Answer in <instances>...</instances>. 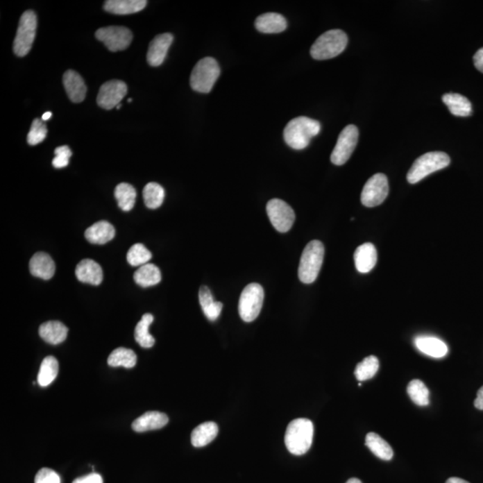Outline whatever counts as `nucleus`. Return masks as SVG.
Masks as SVG:
<instances>
[{
    "mask_svg": "<svg viewBox=\"0 0 483 483\" xmlns=\"http://www.w3.org/2000/svg\"><path fill=\"white\" fill-rule=\"evenodd\" d=\"M320 132L321 124L319 121L310 117H298L291 120L285 128L284 139L286 144L294 150H303Z\"/></svg>",
    "mask_w": 483,
    "mask_h": 483,
    "instance_id": "obj_1",
    "label": "nucleus"
},
{
    "mask_svg": "<svg viewBox=\"0 0 483 483\" xmlns=\"http://www.w3.org/2000/svg\"><path fill=\"white\" fill-rule=\"evenodd\" d=\"M314 423L305 418L292 421L287 426L285 443L291 454L302 456L307 453L314 439Z\"/></svg>",
    "mask_w": 483,
    "mask_h": 483,
    "instance_id": "obj_2",
    "label": "nucleus"
},
{
    "mask_svg": "<svg viewBox=\"0 0 483 483\" xmlns=\"http://www.w3.org/2000/svg\"><path fill=\"white\" fill-rule=\"evenodd\" d=\"M348 38L341 30H330L321 34L311 48V56L316 60L336 58L345 51Z\"/></svg>",
    "mask_w": 483,
    "mask_h": 483,
    "instance_id": "obj_3",
    "label": "nucleus"
},
{
    "mask_svg": "<svg viewBox=\"0 0 483 483\" xmlns=\"http://www.w3.org/2000/svg\"><path fill=\"white\" fill-rule=\"evenodd\" d=\"M325 249L321 241L310 242L302 253L298 268L299 280L305 284H312L320 273L323 263Z\"/></svg>",
    "mask_w": 483,
    "mask_h": 483,
    "instance_id": "obj_4",
    "label": "nucleus"
},
{
    "mask_svg": "<svg viewBox=\"0 0 483 483\" xmlns=\"http://www.w3.org/2000/svg\"><path fill=\"white\" fill-rule=\"evenodd\" d=\"M450 164V156L442 151H432L423 154L418 158L411 167L409 172L407 173V181L410 184H416L432 173L447 168Z\"/></svg>",
    "mask_w": 483,
    "mask_h": 483,
    "instance_id": "obj_5",
    "label": "nucleus"
},
{
    "mask_svg": "<svg viewBox=\"0 0 483 483\" xmlns=\"http://www.w3.org/2000/svg\"><path fill=\"white\" fill-rule=\"evenodd\" d=\"M221 74L218 62L213 58L201 60L192 71L191 87L201 94H209Z\"/></svg>",
    "mask_w": 483,
    "mask_h": 483,
    "instance_id": "obj_6",
    "label": "nucleus"
},
{
    "mask_svg": "<svg viewBox=\"0 0 483 483\" xmlns=\"http://www.w3.org/2000/svg\"><path fill=\"white\" fill-rule=\"evenodd\" d=\"M264 301V290L258 283H251L242 292L239 299V315L244 321L256 320L262 311Z\"/></svg>",
    "mask_w": 483,
    "mask_h": 483,
    "instance_id": "obj_7",
    "label": "nucleus"
},
{
    "mask_svg": "<svg viewBox=\"0 0 483 483\" xmlns=\"http://www.w3.org/2000/svg\"><path fill=\"white\" fill-rule=\"evenodd\" d=\"M37 17L33 10L24 12L20 18L17 36L14 42V52L18 57L29 53L35 39Z\"/></svg>",
    "mask_w": 483,
    "mask_h": 483,
    "instance_id": "obj_8",
    "label": "nucleus"
},
{
    "mask_svg": "<svg viewBox=\"0 0 483 483\" xmlns=\"http://www.w3.org/2000/svg\"><path fill=\"white\" fill-rule=\"evenodd\" d=\"M359 137L358 128L354 125L346 126L340 133L335 148L331 153V162L342 166L354 153Z\"/></svg>",
    "mask_w": 483,
    "mask_h": 483,
    "instance_id": "obj_9",
    "label": "nucleus"
},
{
    "mask_svg": "<svg viewBox=\"0 0 483 483\" xmlns=\"http://www.w3.org/2000/svg\"><path fill=\"white\" fill-rule=\"evenodd\" d=\"M266 210L276 230L287 233L292 228L296 219L295 212L286 201L272 199L269 201Z\"/></svg>",
    "mask_w": 483,
    "mask_h": 483,
    "instance_id": "obj_10",
    "label": "nucleus"
},
{
    "mask_svg": "<svg viewBox=\"0 0 483 483\" xmlns=\"http://www.w3.org/2000/svg\"><path fill=\"white\" fill-rule=\"evenodd\" d=\"M96 38L103 42L108 51L112 52L125 51L131 44L133 33L124 26L101 28L95 33Z\"/></svg>",
    "mask_w": 483,
    "mask_h": 483,
    "instance_id": "obj_11",
    "label": "nucleus"
},
{
    "mask_svg": "<svg viewBox=\"0 0 483 483\" xmlns=\"http://www.w3.org/2000/svg\"><path fill=\"white\" fill-rule=\"evenodd\" d=\"M389 191V181L387 176L380 174V173L374 175L367 181L362 189V203L369 208L379 206L388 197Z\"/></svg>",
    "mask_w": 483,
    "mask_h": 483,
    "instance_id": "obj_12",
    "label": "nucleus"
},
{
    "mask_svg": "<svg viewBox=\"0 0 483 483\" xmlns=\"http://www.w3.org/2000/svg\"><path fill=\"white\" fill-rule=\"evenodd\" d=\"M128 94V86L122 80H108L102 85L97 97L99 106L104 110H110L120 104L124 97Z\"/></svg>",
    "mask_w": 483,
    "mask_h": 483,
    "instance_id": "obj_13",
    "label": "nucleus"
},
{
    "mask_svg": "<svg viewBox=\"0 0 483 483\" xmlns=\"http://www.w3.org/2000/svg\"><path fill=\"white\" fill-rule=\"evenodd\" d=\"M173 40L174 37L171 33H163L151 40L147 53V61L150 66L156 67L163 64Z\"/></svg>",
    "mask_w": 483,
    "mask_h": 483,
    "instance_id": "obj_14",
    "label": "nucleus"
},
{
    "mask_svg": "<svg viewBox=\"0 0 483 483\" xmlns=\"http://www.w3.org/2000/svg\"><path fill=\"white\" fill-rule=\"evenodd\" d=\"M63 83L67 94L74 103H80L85 101L87 87L78 73L68 70L63 76Z\"/></svg>",
    "mask_w": 483,
    "mask_h": 483,
    "instance_id": "obj_15",
    "label": "nucleus"
},
{
    "mask_svg": "<svg viewBox=\"0 0 483 483\" xmlns=\"http://www.w3.org/2000/svg\"><path fill=\"white\" fill-rule=\"evenodd\" d=\"M77 280L83 283L99 286L103 280V271L101 265L92 260H83L78 263L76 269Z\"/></svg>",
    "mask_w": 483,
    "mask_h": 483,
    "instance_id": "obj_16",
    "label": "nucleus"
},
{
    "mask_svg": "<svg viewBox=\"0 0 483 483\" xmlns=\"http://www.w3.org/2000/svg\"><path fill=\"white\" fill-rule=\"evenodd\" d=\"M168 423L167 414L156 411L147 412L133 422L132 428L136 432H144L163 428Z\"/></svg>",
    "mask_w": 483,
    "mask_h": 483,
    "instance_id": "obj_17",
    "label": "nucleus"
},
{
    "mask_svg": "<svg viewBox=\"0 0 483 483\" xmlns=\"http://www.w3.org/2000/svg\"><path fill=\"white\" fill-rule=\"evenodd\" d=\"M355 268L360 273H368L375 267L378 255L375 246L371 243H365L357 247L355 252Z\"/></svg>",
    "mask_w": 483,
    "mask_h": 483,
    "instance_id": "obj_18",
    "label": "nucleus"
},
{
    "mask_svg": "<svg viewBox=\"0 0 483 483\" xmlns=\"http://www.w3.org/2000/svg\"><path fill=\"white\" fill-rule=\"evenodd\" d=\"M30 271L34 277L44 280H51L56 271L55 262L48 253H37L31 259Z\"/></svg>",
    "mask_w": 483,
    "mask_h": 483,
    "instance_id": "obj_19",
    "label": "nucleus"
},
{
    "mask_svg": "<svg viewBox=\"0 0 483 483\" xmlns=\"http://www.w3.org/2000/svg\"><path fill=\"white\" fill-rule=\"evenodd\" d=\"M39 334L44 341L58 345L66 340L68 329L60 321H51L40 325Z\"/></svg>",
    "mask_w": 483,
    "mask_h": 483,
    "instance_id": "obj_20",
    "label": "nucleus"
},
{
    "mask_svg": "<svg viewBox=\"0 0 483 483\" xmlns=\"http://www.w3.org/2000/svg\"><path fill=\"white\" fill-rule=\"evenodd\" d=\"M255 27L262 33H280L287 29V22L280 14L266 13L257 18Z\"/></svg>",
    "mask_w": 483,
    "mask_h": 483,
    "instance_id": "obj_21",
    "label": "nucleus"
},
{
    "mask_svg": "<svg viewBox=\"0 0 483 483\" xmlns=\"http://www.w3.org/2000/svg\"><path fill=\"white\" fill-rule=\"evenodd\" d=\"M116 230L110 222L101 221L85 231V238L91 244H104L113 239Z\"/></svg>",
    "mask_w": 483,
    "mask_h": 483,
    "instance_id": "obj_22",
    "label": "nucleus"
},
{
    "mask_svg": "<svg viewBox=\"0 0 483 483\" xmlns=\"http://www.w3.org/2000/svg\"><path fill=\"white\" fill-rule=\"evenodd\" d=\"M416 348L433 358H442L447 355L448 348L442 340L434 337H418L414 340Z\"/></svg>",
    "mask_w": 483,
    "mask_h": 483,
    "instance_id": "obj_23",
    "label": "nucleus"
},
{
    "mask_svg": "<svg viewBox=\"0 0 483 483\" xmlns=\"http://www.w3.org/2000/svg\"><path fill=\"white\" fill-rule=\"evenodd\" d=\"M145 0H108L104 9L115 15H131L138 13L146 7Z\"/></svg>",
    "mask_w": 483,
    "mask_h": 483,
    "instance_id": "obj_24",
    "label": "nucleus"
},
{
    "mask_svg": "<svg viewBox=\"0 0 483 483\" xmlns=\"http://www.w3.org/2000/svg\"><path fill=\"white\" fill-rule=\"evenodd\" d=\"M442 101L454 116L464 117L472 115V103H471L468 99L463 95L447 94L443 95Z\"/></svg>",
    "mask_w": 483,
    "mask_h": 483,
    "instance_id": "obj_25",
    "label": "nucleus"
},
{
    "mask_svg": "<svg viewBox=\"0 0 483 483\" xmlns=\"http://www.w3.org/2000/svg\"><path fill=\"white\" fill-rule=\"evenodd\" d=\"M199 301L204 315L210 321H214L221 316L223 303L216 302L209 287L203 286L200 289Z\"/></svg>",
    "mask_w": 483,
    "mask_h": 483,
    "instance_id": "obj_26",
    "label": "nucleus"
},
{
    "mask_svg": "<svg viewBox=\"0 0 483 483\" xmlns=\"http://www.w3.org/2000/svg\"><path fill=\"white\" fill-rule=\"evenodd\" d=\"M219 427L217 423L207 422L201 423L192 432L191 441L195 448H201L212 442L218 435Z\"/></svg>",
    "mask_w": 483,
    "mask_h": 483,
    "instance_id": "obj_27",
    "label": "nucleus"
},
{
    "mask_svg": "<svg viewBox=\"0 0 483 483\" xmlns=\"http://www.w3.org/2000/svg\"><path fill=\"white\" fill-rule=\"evenodd\" d=\"M365 445L380 459L389 461L391 460L394 456V451L389 443L384 441L382 437L378 435L377 433H368L366 439H365Z\"/></svg>",
    "mask_w": 483,
    "mask_h": 483,
    "instance_id": "obj_28",
    "label": "nucleus"
},
{
    "mask_svg": "<svg viewBox=\"0 0 483 483\" xmlns=\"http://www.w3.org/2000/svg\"><path fill=\"white\" fill-rule=\"evenodd\" d=\"M134 280L142 287H153L161 281V272L156 265L147 263L135 271Z\"/></svg>",
    "mask_w": 483,
    "mask_h": 483,
    "instance_id": "obj_29",
    "label": "nucleus"
},
{
    "mask_svg": "<svg viewBox=\"0 0 483 483\" xmlns=\"http://www.w3.org/2000/svg\"><path fill=\"white\" fill-rule=\"evenodd\" d=\"M154 317L151 314L142 316L141 321L136 325L135 330V339L136 342L144 348H153L155 344V339L149 332V328L153 323Z\"/></svg>",
    "mask_w": 483,
    "mask_h": 483,
    "instance_id": "obj_30",
    "label": "nucleus"
},
{
    "mask_svg": "<svg viewBox=\"0 0 483 483\" xmlns=\"http://www.w3.org/2000/svg\"><path fill=\"white\" fill-rule=\"evenodd\" d=\"M115 197H116L121 210L124 212H130L134 208L135 204V189L128 183H121L115 189Z\"/></svg>",
    "mask_w": 483,
    "mask_h": 483,
    "instance_id": "obj_31",
    "label": "nucleus"
},
{
    "mask_svg": "<svg viewBox=\"0 0 483 483\" xmlns=\"http://www.w3.org/2000/svg\"><path fill=\"white\" fill-rule=\"evenodd\" d=\"M136 362H137V357L135 353L131 349L125 348L115 349L108 358V364L111 367L123 366L130 369L135 366Z\"/></svg>",
    "mask_w": 483,
    "mask_h": 483,
    "instance_id": "obj_32",
    "label": "nucleus"
},
{
    "mask_svg": "<svg viewBox=\"0 0 483 483\" xmlns=\"http://www.w3.org/2000/svg\"><path fill=\"white\" fill-rule=\"evenodd\" d=\"M58 373V362L54 356H47L40 365L38 374L40 386L47 387L54 382Z\"/></svg>",
    "mask_w": 483,
    "mask_h": 483,
    "instance_id": "obj_33",
    "label": "nucleus"
},
{
    "mask_svg": "<svg viewBox=\"0 0 483 483\" xmlns=\"http://www.w3.org/2000/svg\"><path fill=\"white\" fill-rule=\"evenodd\" d=\"M145 205L149 209L154 210L160 208L162 205L164 198H165V191L158 183H149L142 192Z\"/></svg>",
    "mask_w": 483,
    "mask_h": 483,
    "instance_id": "obj_34",
    "label": "nucleus"
},
{
    "mask_svg": "<svg viewBox=\"0 0 483 483\" xmlns=\"http://www.w3.org/2000/svg\"><path fill=\"white\" fill-rule=\"evenodd\" d=\"M380 368V362L376 356L370 355L359 362L355 368V375L359 382L373 379Z\"/></svg>",
    "mask_w": 483,
    "mask_h": 483,
    "instance_id": "obj_35",
    "label": "nucleus"
},
{
    "mask_svg": "<svg viewBox=\"0 0 483 483\" xmlns=\"http://www.w3.org/2000/svg\"><path fill=\"white\" fill-rule=\"evenodd\" d=\"M407 393L412 401L419 407H426L430 404V391L422 380H412L408 384Z\"/></svg>",
    "mask_w": 483,
    "mask_h": 483,
    "instance_id": "obj_36",
    "label": "nucleus"
},
{
    "mask_svg": "<svg viewBox=\"0 0 483 483\" xmlns=\"http://www.w3.org/2000/svg\"><path fill=\"white\" fill-rule=\"evenodd\" d=\"M153 257L150 251L142 244H135L129 249L128 253V262L132 266H142L147 264Z\"/></svg>",
    "mask_w": 483,
    "mask_h": 483,
    "instance_id": "obj_37",
    "label": "nucleus"
},
{
    "mask_svg": "<svg viewBox=\"0 0 483 483\" xmlns=\"http://www.w3.org/2000/svg\"><path fill=\"white\" fill-rule=\"evenodd\" d=\"M48 129L42 119H36L33 121L29 134L27 136L28 144L34 146L40 144L47 137Z\"/></svg>",
    "mask_w": 483,
    "mask_h": 483,
    "instance_id": "obj_38",
    "label": "nucleus"
},
{
    "mask_svg": "<svg viewBox=\"0 0 483 483\" xmlns=\"http://www.w3.org/2000/svg\"><path fill=\"white\" fill-rule=\"evenodd\" d=\"M56 157L52 160V165L56 169L66 168L69 164L70 157L72 156V151L70 148L64 145V146L58 147L55 150Z\"/></svg>",
    "mask_w": 483,
    "mask_h": 483,
    "instance_id": "obj_39",
    "label": "nucleus"
},
{
    "mask_svg": "<svg viewBox=\"0 0 483 483\" xmlns=\"http://www.w3.org/2000/svg\"><path fill=\"white\" fill-rule=\"evenodd\" d=\"M34 483H60V477L53 470L42 468L37 473Z\"/></svg>",
    "mask_w": 483,
    "mask_h": 483,
    "instance_id": "obj_40",
    "label": "nucleus"
},
{
    "mask_svg": "<svg viewBox=\"0 0 483 483\" xmlns=\"http://www.w3.org/2000/svg\"><path fill=\"white\" fill-rule=\"evenodd\" d=\"M73 483H103V479L99 473H92L74 480Z\"/></svg>",
    "mask_w": 483,
    "mask_h": 483,
    "instance_id": "obj_41",
    "label": "nucleus"
},
{
    "mask_svg": "<svg viewBox=\"0 0 483 483\" xmlns=\"http://www.w3.org/2000/svg\"><path fill=\"white\" fill-rule=\"evenodd\" d=\"M473 63L480 72L483 73V48L480 49L473 57Z\"/></svg>",
    "mask_w": 483,
    "mask_h": 483,
    "instance_id": "obj_42",
    "label": "nucleus"
},
{
    "mask_svg": "<svg viewBox=\"0 0 483 483\" xmlns=\"http://www.w3.org/2000/svg\"><path fill=\"white\" fill-rule=\"evenodd\" d=\"M475 407L477 408V409L483 410V386L478 390V393H477Z\"/></svg>",
    "mask_w": 483,
    "mask_h": 483,
    "instance_id": "obj_43",
    "label": "nucleus"
},
{
    "mask_svg": "<svg viewBox=\"0 0 483 483\" xmlns=\"http://www.w3.org/2000/svg\"><path fill=\"white\" fill-rule=\"evenodd\" d=\"M446 483H469L468 482L464 481V480L461 478H457V477H452L448 480Z\"/></svg>",
    "mask_w": 483,
    "mask_h": 483,
    "instance_id": "obj_44",
    "label": "nucleus"
},
{
    "mask_svg": "<svg viewBox=\"0 0 483 483\" xmlns=\"http://www.w3.org/2000/svg\"><path fill=\"white\" fill-rule=\"evenodd\" d=\"M51 117H52V113L49 112V111H47V112L43 114L42 119L43 121H48V120L51 119Z\"/></svg>",
    "mask_w": 483,
    "mask_h": 483,
    "instance_id": "obj_45",
    "label": "nucleus"
},
{
    "mask_svg": "<svg viewBox=\"0 0 483 483\" xmlns=\"http://www.w3.org/2000/svg\"><path fill=\"white\" fill-rule=\"evenodd\" d=\"M346 483H362V482L357 478H351L349 479Z\"/></svg>",
    "mask_w": 483,
    "mask_h": 483,
    "instance_id": "obj_46",
    "label": "nucleus"
},
{
    "mask_svg": "<svg viewBox=\"0 0 483 483\" xmlns=\"http://www.w3.org/2000/svg\"><path fill=\"white\" fill-rule=\"evenodd\" d=\"M121 107H122V105H121V104L117 105V110H120Z\"/></svg>",
    "mask_w": 483,
    "mask_h": 483,
    "instance_id": "obj_47",
    "label": "nucleus"
},
{
    "mask_svg": "<svg viewBox=\"0 0 483 483\" xmlns=\"http://www.w3.org/2000/svg\"><path fill=\"white\" fill-rule=\"evenodd\" d=\"M132 101H133L132 99H128L129 103H130V102H132Z\"/></svg>",
    "mask_w": 483,
    "mask_h": 483,
    "instance_id": "obj_48",
    "label": "nucleus"
}]
</instances>
